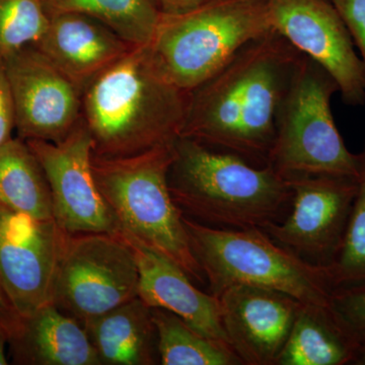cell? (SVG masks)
<instances>
[{"label":"cell","instance_id":"1","mask_svg":"<svg viewBox=\"0 0 365 365\" xmlns=\"http://www.w3.org/2000/svg\"><path fill=\"white\" fill-rule=\"evenodd\" d=\"M304 54L275 30L189 91L180 136L268 165L278 110Z\"/></svg>","mask_w":365,"mask_h":365},{"label":"cell","instance_id":"2","mask_svg":"<svg viewBox=\"0 0 365 365\" xmlns=\"http://www.w3.org/2000/svg\"><path fill=\"white\" fill-rule=\"evenodd\" d=\"M187 103L188 93L158 69L148 46H134L83 93L81 116L93 155L132 157L174 143Z\"/></svg>","mask_w":365,"mask_h":365},{"label":"cell","instance_id":"3","mask_svg":"<svg viewBox=\"0 0 365 365\" xmlns=\"http://www.w3.org/2000/svg\"><path fill=\"white\" fill-rule=\"evenodd\" d=\"M173 151L170 194L191 220L230 230H263L280 222L292 204L289 182L270 165H253L188 137H178Z\"/></svg>","mask_w":365,"mask_h":365},{"label":"cell","instance_id":"4","mask_svg":"<svg viewBox=\"0 0 365 365\" xmlns=\"http://www.w3.org/2000/svg\"><path fill=\"white\" fill-rule=\"evenodd\" d=\"M173 143L132 157H91L98 188L116 218L120 232L167 257L204 284L205 277L192 253L184 213L170 194L168 175Z\"/></svg>","mask_w":365,"mask_h":365},{"label":"cell","instance_id":"5","mask_svg":"<svg viewBox=\"0 0 365 365\" xmlns=\"http://www.w3.org/2000/svg\"><path fill=\"white\" fill-rule=\"evenodd\" d=\"M192 253L220 297L234 285L277 290L304 304L330 307L334 292L328 269L302 260L261 228L210 227L184 215Z\"/></svg>","mask_w":365,"mask_h":365},{"label":"cell","instance_id":"6","mask_svg":"<svg viewBox=\"0 0 365 365\" xmlns=\"http://www.w3.org/2000/svg\"><path fill=\"white\" fill-rule=\"evenodd\" d=\"M272 30L268 0H212L184 13L160 14L146 46L158 69L189 93L242 46Z\"/></svg>","mask_w":365,"mask_h":365},{"label":"cell","instance_id":"7","mask_svg":"<svg viewBox=\"0 0 365 365\" xmlns=\"http://www.w3.org/2000/svg\"><path fill=\"white\" fill-rule=\"evenodd\" d=\"M339 93L326 69L304 55L278 110L268 165L284 178L357 177L359 155L348 150L331 101Z\"/></svg>","mask_w":365,"mask_h":365},{"label":"cell","instance_id":"8","mask_svg":"<svg viewBox=\"0 0 365 365\" xmlns=\"http://www.w3.org/2000/svg\"><path fill=\"white\" fill-rule=\"evenodd\" d=\"M133 250L118 234H67L60 254L52 304L85 325L138 297Z\"/></svg>","mask_w":365,"mask_h":365},{"label":"cell","instance_id":"9","mask_svg":"<svg viewBox=\"0 0 365 365\" xmlns=\"http://www.w3.org/2000/svg\"><path fill=\"white\" fill-rule=\"evenodd\" d=\"M287 179L292 190V210L263 230L302 260L328 268L342 245L356 195V177L302 175Z\"/></svg>","mask_w":365,"mask_h":365},{"label":"cell","instance_id":"10","mask_svg":"<svg viewBox=\"0 0 365 365\" xmlns=\"http://www.w3.org/2000/svg\"><path fill=\"white\" fill-rule=\"evenodd\" d=\"M26 141L44 170L51 191L53 218L64 232H120L93 176V140L83 118L60 143Z\"/></svg>","mask_w":365,"mask_h":365},{"label":"cell","instance_id":"11","mask_svg":"<svg viewBox=\"0 0 365 365\" xmlns=\"http://www.w3.org/2000/svg\"><path fill=\"white\" fill-rule=\"evenodd\" d=\"M4 66L18 137L55 143L63 140L83 118V93L36 45L6 57Z\"/></svg>","mask_w":365,"mask_h":365},{"label":"cell","instance_id":"12","mask_svg":"<svg viewBox=\"0 0 365 365\" xmlns=\"http://www.w3.org/2000/svg\"><path fill=\"white\" fill-rule=\"evenodd\" d=\"M274 30L335 79L346 105H365V68L331 0H268Z\"/></svg>","mask_w":365,"mask_h":365},{"label":"cell","instance_id":"13","mask_svg":"<svg viewBox=\"0 0 365 365\" xmlns=\"http://www.w3.org/2000/svg\"><path fill=\"white\" fill-rule=\"evenodd\" d=\"M66 235L54 220H36L0 206V281L19 316L52 304Z\"/></svg>","mask_w":365,"mask_h":365},{"label":"cell","instance_id":"14","mask_svg":"<svg viewBox=\"0 0 365 365\" xmlns=\"http://www.w3.org/2000/svg\"><path fill=\"white\" fill-rule=\"evenodd\" d=\"M228 344L244 365H276L302 302L283 292L234 285L220 295Z\"/></svg>","mask_w":365,"mask_h":365},{"label":"cell","instance_id":"15","mask_svg":"<svg viewBox=\"0 0 365 365\" xmlns=\"http://www.w3.org/2000/svg\"><path fill=\"white\" fill-rule=\"evenodd\" d=\"M35 45L83 95L134 47L102 21L74 13L50 16Z\"/></svg>","mask_w":365,"mask_h":365},{"label":"cell","instance_id":"16","mask_svg":"<svg viewBox=\"0 0 365 365\" xmlns=\"http://www.w3.org/2000/svg\"><path fill=\"white\" fill-rule=\"evenodd\" d=\"M133 250L139 270L138 297L150 307L167 309L197 332L227 342L220 297L204 292L167 257L120 232Z\"/></svg>","mask_w":365,"mask_h":365},{"label":"cell","instance_id":"17","mask_svg":"<svg viewBox=\"0 0 365 365\" xmlns=\"http://www.w3.org/2000/svg\"><path fill=\"white\" fill-rule=\"evenodd\" d=\"M19 365H101L86 329L53 304L20 316L9 338Z\"/></svg>","mask_w":365,"mask_h":365},{"label":"cell","instance_id":"18","mask_svg":"<svg viewBox=\"0 0 365 365\" xmlns=\"http://www.w3.org/2000/svg\"><path fill=\"white\" fill-rule=\"evenodd\" d=\"M83 328L101 365L160 364L151 307L139 297L86 322Z\"/></svg>","mask_w":365,"mask_h":365},{"label":"cell","instance_id":"19","mask_svg":"<svg viewBox=\"0 0 365 365\" xmlns=\"http://www.w3.org/2000/svg\"><path fill=\"white\" fill-rule=\"evenodd\" d=\"M357 346L330 307L304 304L276 365H351Z\"/></svg>","mask_w":365,"mask_h":365},{"label":"cell","instance_id":"20","mask_svg":"<svg viewBox=\"0 0 365 365\" xmlns=\"http://www.w3.org/2000/svg\"><path fill=\"white\" fill-rule=\"evenodd\" d=\"M0 206L36 220H54L44 170L20 137L0 145Z\"/></svg>","mask_w":365,"mask_h":365},{"label":"cell","instance_id":"21","mask_svg":"<svg viewBox=\"0 0 365 365\" xmlns=\"http://www.w3.org/2000/svg\"><path fill=\"white\" fill-rule=\"evenodd\" d=\"M163 365H244L232 346L206 337L177 314L151 307Z\"/></svg>","mask_w":365,"mask_h":365},{"label":"cell","instance_id":"22","mask_svg":"<svg viewBox=\"0 0 365 365\" xmlns=\"http://www.w3.org/2000/svg\"><path fill=\"white\" fill-rule=\"evenodd\" d=\"M49 16L86 14L104 23L132 46L148 45L160 19L151 0H43Z\"/></svg>","mask_w":365,"mask_h":365},{"label":"cell","instance_id":"23","mask_svg":"<svg viewBox=\"0 0 365 365\" xmlns=\"http://www.w3.org/2000/svg\"><path fill=\"white\" fill-rule=\"evenodd\" d=\"M357 155L356 195L339 253L327 268L334 290L365 287V141Z\"/></svg>","mask_w":365,"mask_h":365},{"label":"cell","instance_id":"24","mask_svg":"<svg viewBox=\"0 0 365 365\" xmlns=\"http://www.w3.org/2000/svg\"><path fill=\"white\" fill-rule=\"evenodd\" d=\"M49 20L43 0H0V59L37 44Z\"/></svg>","mask_w":365,"mask_h":365},{"label":"cell","instance_id":"25","mask_svg":"<svg viewBox=\"0 0 365 365\" xmlns=\"http://www.w3.org/2000/svg\"><path fill=\"white\" fill-rule=\"evenodd\" d=\"M330 309L359 344L365 342V287L334 290Z\"/></svg>","mask_w":365,"mask_h":365},{"label":"cell","instance_id":"26","mask_svg":"<svg viewBox=\"0 0 365 365\" xmlns=\"http://www.w3.org/2000/svg\"><path fill=\"white\" fill-rule=\"evenodd\" d=\"M344 21L365 68V0H331Z\"/></svg>","mask_w":365,"mask_h":365},{"label":"cell","instance_id":"27","mask_svg":"<svg viewBox=\"0 0 365 365\" xmlns=\"http://www.w3.org/2000/svg\"><path fill=\"white\" fill-rule=\"evenodd\" d=\"M14 131H16V117L13 98L4 60L0 59V145L13 138Z\"/></svg>","mask_w":365,"mask_h":365},{"label":"cell","instance_id":"28","mask_svg":"<svg viewBox=\"0 0 365 365\" xmlns=\"http://www.w3.org/2000/svg\"><path fill=\"white\" fill-rule=\"evenodd\" d=\"M20 316L14 311V307L11 306L4 285L0 281V326L4 327L9 335L13 333L14 328L18 325Z\"/></svg>","mask_w":365,"mask_h":365},{"label":"cell","instance_id":"29","mask_svg":"<svg viewBox=\"0 0 365 365\" xmlns=\"http://www.w3.org/2000/svg\"><path fill=\"white\" fill-rule=\"evenodd\" d=\"M160 14H176L212 1V0H151Z\"/></svg>","mask_w":365,"mask_h":365},{"label":"cell","instance_id":"30","mask_svg":"<svg viewBox=\"0 0 365 365\" xmlns=\"http://www.w3.org/2000/svg\"><path fill=\"white\" fill-rule=\"evenodd\" d=\"M9 344V333L4 327L0 326V365L9 364L6 357V347Z\"/></svg>","mask_w":365,"mask_h":365},{"label":"cell","instance_id":"31","mask_svg":"<svg viewBox=\"0 0 365 365\" xmlns=\"http://www.w3.org/2000/svg\"><path fill=\"white\" fill-rule=\"evenodd\" d=\"M351 365H365V342L359 343Z\"/></svg>","mask_w":365,"mask_h":365}]
</instances>
